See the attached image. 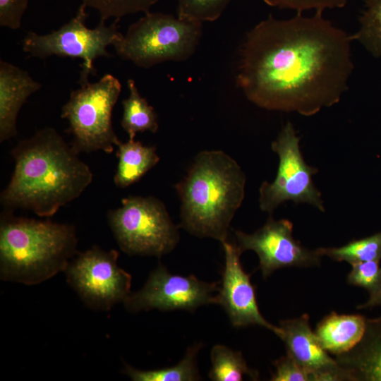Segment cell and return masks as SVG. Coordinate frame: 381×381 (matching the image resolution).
<instances>
[{"label": "cell", "instance_id": "obj_1", "mask_svg": "<svg viewBox=\"0 0 381 381\" xmlns=\"http://www.w3.org/2000/svg\"><path fill=\"white\" fill-rule=\"evenodd\" d=\"M322 12L286 20L270 16L247 32L236 84L250 102L306 116L339 102L353 69V39Z\"/></svg>", "mask_w": 381, "mask_h": 381}, {"label": "cell", "instance_id": "obj_2", "mask_svg": "<svg viewBox=\"0 0 381 381\" xmlns=\"http://www.w3.org/2000/svg\"><path fill=\"white\" fill-rule=\"evenodd\" d=\"M11 154L13 172L0 195L4 210L24 209L41 217H52L92 181L89 166L52 127L20 141Z\"/></svg>", "mask_w": 381, "mask_h": 381}, {"label": "cell", "instance_id": "obj_3", "mask_svg": "<svg viewBox=\"0 0 381 381\" xmlns=\"http://www.w3.org/2000/svg\"><path fill=\"white\" fill-rule=\"evenodd\" d=\"M246 182L241 166L226 152H200L175 186L181 201L180 226L197 237L226 241L245 197Z\"/></svg>", "mask_w": 381, "mask_h": 381}, {"label": "cell", "instance_id": "obj_4", "mask_svg": "<svg viewBox=\"0 0 381 381\" xmlns=\"http://www.w3.org/2000/svg\"><path fill=\"white\" fill-rule=\"evenodd\" d=\"M75 226L17 217L0 218V278L35 285L65 272L78 253Z\"/></svg>", "mask_w": 381, "mask_h": 381}, {"label": "cell", "instance_id": "obj_5", "mask_svg": "<svg viewBox=\"0 0 381 381\" xmlns=\"http://www.w3.org/2000/svg\"><path fill=\"white\" fill-rule=\"evenodd\" d=\"M202 33V23L147 12L113 46L121 59L149 68L166 61L188 59L195 52Z\"/></svg>", "mask_w": 381, "mask_h": 381}, {"label": "cell", "instance_id": "obj_6", "mask_svg": "<svg viewBox=\"0 0 381 381\" xmlns=\"http://www.w3.org/2000/svg\"><path fill=\"white\" fill-rule=\"evenodd\" d=\"M121 90L120 81L108 73L71 91L61 116L68 122L67 131L73 136L71 145L78 154L98 150L110 154L121 143L111 120Z\"/></svg>", "mask_w": 381, "mask_h": 381}, {"label": "cell", "instance_id": "obj_7", "mask_svg": "<svg viewBox=\"0 0 381 381\" xmlns=\"http://www.w3.org/2000/svg\"><path fill=\"white\" fill-rule=\"evenodd\" d=\"M109 225L125 253L161 257L179 242V226L164 203L153 196H128L121 205L109 211Z\"/></svg>", "mask_w": 381, "mask_h": 381}, {"label": "cell", "instance_id": "obj_8", "mask_svg": "<svg viewBox=\"0 0 381 381\" xmlns=\"http://www.w3.org/2000/svg\"><path fill=\"white\" fill-rule=\"evenodd\" d=\"M87 6L81 4L75 16L59 29L47 35L28 32L22 41L24 52L29 56L45 59L51 56L79 58L83 60L78 83L88 82L89 75L96 74L94 61L100 56L111 57L107 50L123 36L116 20L110 25L105 20L93 29L85 25Z\"/></svg>", "mask_w": 381, "mask_h": 381}, {"label": "cell", "instance_id": "obj_9", "mask_svg": "<svg viewBox=\"0 0 381 381\" xmlns=\"http://www.w3.org/2000/svg\"><path fill=\"white\" fill-rule=\"evenodd\" d=\"M271 148L278 155V169L274 180L264 181L259 188L260 209L272 214L280 205L291 201L306 203L325 212L322 193L313 180L318 169L306 162L300 138L291 122L282 128Z\"/></svg>", "mask_w": 381, "mask_h": 381}, {"label": "cell", "instance_id": "obj_10", "mask_svg": "<svg viewBox=\"0 0 381 381\" xmlns=\"http://www.w3.org/2000/svg\"><path fill=\"white\" fill-rule=\"evenodd\" d=\"M119 255L93 246L78 253L65 270L68 284L91 309L108 311L130 294L132 277L118 265Z\"/></svg>", "mask_w": 381, "mask_h": 381}, {"label": "cell", "instance_id": "obj_11", "mask_svg": "<svg viewBox=\"0 0 381 381\" xmlns=\"http://www.w3.org/2000/svg\"><path fill=\"white\" fill-rule=\"evenodd\" d=\"M219 284L200 280L195 275L171 274L162 264L152 270L144 286L130 294L123 302L127 311L138 313L157 309L161 311H194L200 306L215 304L214 293Z\"/></svg>", "mask_w": 381, "mask_h": 381}, {"label": "cell", "instance_id": "obj_12", "mask_svg": "<svg viewBox=\"0 0 381 381\" xmlns=\"http://www.w3.org/2000/svg\"><path fill=\"white\" fill-rule=\"evenodd\" d=\"M293 228L289 220L270 217L253 234L235 231L236 245L242 252L250 250L257 254L264 279L281 268L320 266L322 257L316 249L310 250L296 240Z\"/></svg>", "mask_w": 381, "mask_h": 381}, {"label": "cell", "instance_id": "obj_13", "mask_svg": "<svg viewBox=\"0 0 381 381\" xmlns=\"http://www.w3.org/2000/svg\"><path fill=\"white\" fill-rule=\"evenodd\" d=\"M224 253L222 279L215 296V304L222 306L234 327L258 325L277 337L280 329L265 319L256 300L255 291L241 262L243 253L236 243L228 240L221 243Z\"/></svg>", "mask_w": 381, "mask_h": 381}, {"label": "cell", "instance_id": "obj_14", "mask_svg": "<svg viewBox=\"0 0 381 381\" xmlns=\"http://www.w3.org/2000/svg\"><path fill=\"white\" fill-rule=\"evenodd\" d=\"M279 337L284 341L286 353L313 376V381H346L344 370L321 346L310 325V316L282 320L278 326Z\"/></svg>", "mask_w": 381, "mask_h": 381}, {"label": "cell", "instance_id": "obj_15", "mask_svg": "<svg viewBox=\"0 0 381 381\" xmlns=\"http://www.w3.org/2000/svg\"><path fill=\"white\" fill-rule=\"evenodd\" d=\"M29 73L7 61H0V142L15 137L16 121L28 98L41 88Z\"/></svg>", "mask_w": 381, "mask_h": 381}, {"label": "cell", "instance_id": "obj_16", "mask_svg": "<svg viewBox=\"0 0 381 381\" xmlns=\"http://www.w3.org/2000/svg\"><path fill=\"white\" fill-rule=\"evenodd\" d=\"M334 359L344 370L347 381H381V316L366 318L359 342Z\"/></svg>", "mask_w": 381, "mask_h": 381}, {"label": "cell", "instance_id": "obj_17", "mask_svg": "<svg viewBox=\"0 0 381 381\" xmlns=\"http://www.w3.org/2000/svg\"><path fill=\"white\" fill-rule=\"evenodd\" d=\"M365 325L366 318L363 315L331 312L318 324L315 333L322 348L336 356L359 342Z\"/></svg>", "mask_w": 381, "mask_h": 381}, {"label": "cell", "instance_id": "obj_18", "mask_svg": "<svg viewBox=\"0 0 381 381\" xmlns=\"http://www.w3.org/2000/svg\"><path fill=\"white\" fill-rule=\"evenodd\" d=\"M118 164L114 176L116 186L126 188L139 181L159 161L155 146L129 139L118 146Z\"/></svg>", "mask_w": 381, "mask_h": 381}, {"label": "cell", "instance_id": "obj_19", "mask_svg": "<svg viewBox=\"0 0 381 381\" xmlns=\"http://www.w3.org/2000/svg\"><path fill=\"white\" fill-rule=\"evenodd\" d=\"M129 96L122 101L123 115L121 125L134 139L137 133L150 131L157 133L159 128L157 115L154 108L143 97L133 79L127 81Z\"/></svg>", "mask_w": 381, "mask_h": 381}, {"label": "cell", "instance_id": "obj_20", "mask_svg": "<svg viewBox=\"0 0 381 381\" xmlns=\"http://www.w3.org/2000/svg\"><path fill=\"white\" fill-rule=\"evenodd\" d=\"M202 344L189 347L175 365L161 369L141 370L126 365L123 373L133 381H195L201 379L197 357Z\"/></svg>", "mask_w": 381, "mask_h": 381}, {"label": "cell", "instance_id": "obj_21", "mask_svg": "<svg viewBox=\"0 0 381 381\" xmlns=\"http://www.w3.org/2000/svg\"><path fill=\"white\" fill-rule=\"evenodd\" d=\"M212 367L209 377L213 381H241L245 375L253 380H259V373L250 368L241 351L224 345H214L210 353Z\"/></svg>", "mask_w": 381, "mask_h": 381}, {"label": "cell", "instance_id": "obj_22", "mask_svg": "<svg viewBox=\"0 0 381 381\" xmlns=\"http://www.w3.org/2000/svg\"><path fill=\"white\" fill-rule=\"evenodd\" d=\"M321 256L337 262H356L381 260V231L361 239L353 240L339 247H321L316 249Z\"/></svg>", "mask_w": 381, "mask_h": 381}, {"label": "cell", "instance_id": "obj_23", "mask_svg": "<svg viewBox=\"0 0 381 381\" xmlns=\"http://www.w3.org/2000/svg\"><path fill=\"white\" fill-rule=\"evenodd\" d=\"M360 28L352 35L374 57L381 56V0H365Z\"/></svg>", "mask_w": 381, "mask_h": 381}, {"label": "cell", "instance_id": "obj_24", "mask_svg": "<svg viewBox=\"0 0 381 381\" xmlns=\"http://www.w3.org/2000/svg\"><path fill=\"white\" fill-rule=\"evenodd\" d=\"M159 0H81L87 7L97 11L100 20L121 18L139 12H150V8Z\"/></svg>", "mask_w": 381, "mask_h": 381}, {"label": "cell", "instance_id": "obj_25", "mask_svg": "<svg viewBox=\"0 0 381 381\" xmlns=\"http://www.w3.org/2000/svg\"><path fill=\"white\" fill-rule=\"evenodd\" d=\"M231 0H176L177 14L181 19L200 23L218 19Z\"/></svg>", "mask_w": 381, "mask_h": 381}, {"label": "cell", "instance_id": "obj_26", "mask_svg": "<svg viewBox=\"0 0 381 381\" xmlns=\"http://www.w3.org/2000/svg\"><path fill=\"white\" fill-rule=\"evenodd\" d=\"M378 260L353 263L347 275V282L353 286L363 288L369 295L375 293L381 286V267Z\"/></svg>", "mask_w": 381, "mask_h": 381}, {"label": "cell", "instance_id": "obj_27", "mask_svg": "<svg viewBox=\"0 0 381 381\" xmlns=\"http://www.w3.org/2000/svg\"><path fill=\"white\" fill-rule=\"evenodd\" d=\"M273 364L275 371L272 373L271 381H313L311 372L287 353Z\"/></svg>", "mask_w": 381, "mask_h": 381}, {"label": "cell", "instance_id": "obj_28", "mask_svg": "<svg viewBox=\"0 0 381 381\" xmlns=\"http://www.w3.org/2000/svg\"><path fill=\"white\" fill-rule=\"evenodd\" d=\"M267 5L279 8L295 10L297 13L314 9L343 8L349 0H263Z\"/></svg>", "mask_w": 381, "mask_h": 381}, {"label": "cell", "instance_id": "obj_29", "mask_svg": "<svg viewBox=\"0 0 381 381\" xmlns=\"http://www.w3.org/2000/svg\"><path fill=\"white\" fill-rule=\"evenodd\" d=\"M28 0H0V25L11 30L20 28Z\"/></svg>", "mask_w": 381, "mask_h": 381}, {"label": "cell", "instance_id": "obj_30", "mask_svg": "<svg viewBox=\"0 0 381 381\" xmlns=\"http://www.w3.org/2000/svg\"><path fill=\"white\" fill-rule=\"evenodd\" d=\"M381 306V286L373 294L369 295L366 302L357 306V309H368Z\"/></svg>", "mask_w": 381, "mask_h": 381}]
</instances>
